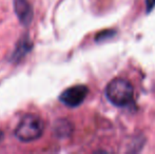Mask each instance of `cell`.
I'll return each mask as SVG.
<instances>
[{
    "label": "cell",
    "mask_w": 155,
    "mask_h": 154,
    "mask_svg": "<svg viewBox=\"0 0 155 154\" xmlns=\"http://www.w3.org/2000/svg\"><path fill=\"white\" fill-rule=\"evenodd\" d=\"M45 131V121L36 114H27L17 125L14 134L17 139L29 143L41 137Z\"/></svg>",
    "instance_id": "6da1fadb"
},
{
    "label": "cell",
    "mask_w": 155,
    "mask_h": 154,
    "mask_svg": "<svg viewBox=\"0 0 155 154\" xmlns=\"http://www.w3.org/2000/svg\"><path fill=\"white\" fill-rule=\"evenodd\" d=\"M134 90L128 80L124 78H115L109 82L106 89V95L108 99L115 106L124 107L133 99Z\"/></svg>",
    "instance_id": "7a4b0ae2"
},
{
    "label": "cell",
    "mask_w": 155,
    "mask_h": 154,
    "mask_svg": "<svg viewBox=\"0 0 155 154\" xmlns=\"http://www.w3.org/2000/svg\"><path fill=\"white\" fill-rule=\"evenodd\" d=\"M88 92L89 90L86 86H74L63 91L59 96V100L68 107H78L86 99Z\"/></svg>",
    "instance_id": "3957f363"
},
{
    "label": "cell",
    "mask_w": 155,
    "mask_h": 154,
    "mask_svg": "<svg viewBox=\"0 0 155 154\" xmlns=\"http://www.w3.org/2000/svg\"><path fill=\"white\" fill-rule=\"evenodd\" d=\"M14 10L22 25H28L33 20V10L28 0H14Z\"/></svg>",
    "instance_id": "277c9868"
},
{
    "label": "cell",
    "mask_w": 155,
    "mask_h": 154,
    "mask_svg": "<svg viewBox=\"0 0 155 154\" xmlns=\"http://www.w3.org/2000/svg\"><path fill=\"white\" fill-rule=\"evenodd\" d=\"M32 43L28 38H22L20 42L17 44L16 51L13 54V60H19L31 50Z\"/></svg>",
    "instance_id": "5b68a950"
},
{
    "label": "cell",
    "mask_w": 155,
    "mask_h": 154,
    "mask_svg": "<svg viewBox=\"0 0 155 154\" xmlns=\"http://www.w3.org/2000/svg\"><path fill=\"white\" fill-rule=\"evenodd\" d=\"M71 131V126L68 121L60 120L55 123L54 127V132L57 136H67Z\"/></svg>",
    "instance_id": "8992f818"
},
{
    "label": "cell",
    "mask_w": 155,
    "mask_h": 154,
    "mask_svg": "<svg viewBox=\"0 0 155 154\" xmlns=\"http://www.w3.org/2000/svg\"><path fill=\"white\" fill-rule=\"evenodd\" d=\"M155 5V0H147V8L148 11H151V8Z\"/></svg>",
    "instance_id": "52a82bcc"
},
{
    "label": "cell",
    "mask_w": 155,
    "mask_h": 154,
    "mask_svg": "<svg viewBox=\"0 0 155 154\" xmlns=\"http://www.w3.org/2000/svg\"><path fill=\"white\" fill-rule=\"evenodd\" d=\"M2 138H3V132L0 130V142L2 140Z\"/></svg>",
    "instance_id": "ba28073f"
}]
</instances>
